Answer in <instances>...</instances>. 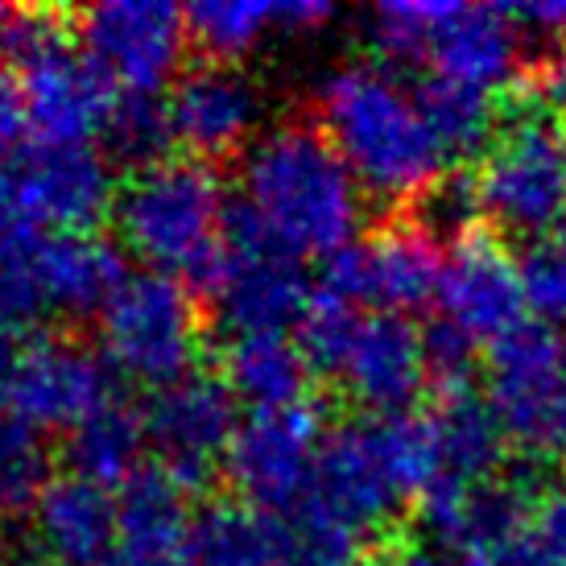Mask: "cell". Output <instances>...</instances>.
Masks as SVG:
<instances>
[{"instance_id":"obj_1","label":"cell","mask_w":566,"mask_h":566,"mask_svg":"<svg viewBox=\"0 0 566 566\" xmlns=\"http://www.w3.org/2000/svg\"><path fill=\"white\" fill-rule=\"evenodd\" d=\"M232 207L298 261L352 249L368 216L356 174L306 120L273 125L244 149Z\"/></svg>"},{"instance_id":"obj_2","label":"cell","mask_w":566,"mask_h":566,"mask_svg":"<svg viewBox=\"0 0 566 566\" xmlns=\"http://www.w3.org/2000/svg\"><path fill=\"white\" fill-rule=\"evenodd\" d=\"M318 128L364 195L422 199L447 170L413 92L373 63H344L318 83Z\"/></svg>"},{"instance_id":"obj_3","label":"cell","mask_w":566,"mask_h":566,"mask_svg":"<svg viewBox=\"0 0 566 566\" xmlns=\"http://www.w3.org/2000/svg\"><path fill=\"white\" fill-rule=\"evenodd\" d=\"M112 216L120 240L154 273L207 285L228 223V199L207 161L166 158L145 166L116 190Z\"/></svg>"},{"instance_id":"obj_4","label":"cell","mask_w":566,"mask_h":566,"mask_svg":"<svg viewBox=\"0 0 566 566\" xmlns=\"http://www.w3.org/2000/svg\"><path fill=\"white\" fill-rule=\"evenodd\" d=\"M4 50L25 92L33 142L92 145L95 137H104L116 108V87L71 42L63 17L50 9L13 13Z\"/></svg>"},{"instance_id":"obj_5","label":"cell","mask_w":566,"mask_h":566,"mask_svg":"<svg viewBox=\"0 0 566 566\" xmlns=\"http://www.w3.org/2000/svg\"><path fill=\"white\" fill-rule=\"evenodd\" d=\"M99 344L112 373H125L158 394L195 373L203 344L199 302L178 277L154 269L128 273L99 311Z\"/></svg>"},{"instance_id":"obj_6","label":"cell","mask_w":566,"mask_h":566,"mask_svg":"<svg viewBox=\"0 0 566 566\" xmlns=\"http://www.w3.org/2000/svg\"><path fill=\"white\" fill-rule=\"evenodd\" d=\"M475 178L480 211L513 237L546 240L566 216V120L542 104L496 128Z\"/></svg>"},{"instance_id":"obj_7","label":"cell","mask_w":566,"mask_h":566,"mask_svg":"<svg viewBox=\"0 0 566 566\" xmlns=\"http://www.w3.org/2000/svg\"><path fill=\"white\" fill-rule=\"evenodd\" d=\"M488 409L525 455L566 451V344L546 323H521L488 347Z\"/></svg>"},{"instance_id":"obj_8","label":"cell","mask_w":566,"mask_h":566,"mask_svg":"<svg viewBox=\"0 0 566 566\" xmlns=\"http://www.w3.org/2000/svg\"><path fill=\"white\" fill-rule=\"evenodd\" d=\"M207 294L223 323L232 327V335L285 331L290 323H302L306 306L315 298L298 256L277 249L232 203H228L220 256L207 277Z\"/></svg>"},{"instance_id":"obj_9","label":"cell","mask_w":566,"mask_h":566,"mask_svg":"<svg viewBox=\"0 0 566 566\" xmlns=\"http://www.w3.org/2000/svg\"><path fill=\"white\" fill-rule=\"evenodd\" d=\"M80 50L125 95H158L190 46L187 9L170 0H104L80 13Z\"/></svg>"},{"instance_id":"obj_10","label":"cell","mask_w":566,"mask_h":566,"mask_svg":"<svg viewBox=\"0 0 566 566\" xmlns=\"http://www.w3.org/2000/svg\"><path fill=\"white\" fill-rule=\"evenodd\" d=\"M323 439V418L306 401L244 418L223 455V472L237 488L240 504H252L269 517L294 513L315 484Z\"/></svg>"},{"instance_id":"obj_11","label":"cell","mask_w":566,"mask_h":566,"mask_svg":"<svg viewBox=\"0 0 566 566\" xmlns=\"http://www.w3.org/2000/svg\"><path fill=\"white\" fill-rule=\"evenodd\" d=\"M409 501V488L394 459L385 418L331 430L315 463V484L306 492L311 509L352 525L356 534L377 537Z\"/></svg>"},{"instance_id":"obj_12","label":"cell","mask_w":566,"mask_h":566,"mask_svg":"<svg viewBox=\"0 0 566 566\" xmlns=\"http://www.w3.org/2000/svg\"><path fill=\"white\" fill-rule=\"evenodd\" d=\"M442 252L422 223H394L373 240H356L323 269V290L380 315H413L439 298Z\"/></svg>"},{"instance_id":"obj_13","label":"cell","mask_w":566,"mask_h":566,"mask_svg":"<svg viewBox=\"0 0 566 566\" xmlns=\"http://www.w3.org/2000/svg\"><path fill=\"white\" fill-rule=\"evenodd\" d=\"M9 418L30 430H75L92 413L116 401L112 397V368L92 347L59 335H42L17 352V368L9 380Z\"/></svg>"},{"instance_id":"obj_14","label":"cell","mask_w":566,"mask_h":566,"mask_svg":"<svg viewBox=\"0 0 566 566\" xmlns=\"http://www.w3.org/2000/svg\"><path fill=\"white\" fill-rule=\"evenodd\" d=\"M145 442L158 455V468L170 480L195 492L223 468L228 442L237 434V397L216 377L190 373L178 385H166L154 394L142 413Z\"/></svg>"},{"instance_id":"obj_15","label":"cell","mask_w":566,"mask_h":566,"mask_svg":"<svg viewBox=\"0 0 566 566\" xmlns=\"http://www.w3.org/2000/svg\"><path fill=\"white\" fill-rule=\"evenodd\" d=\"M9 170L38 232H92L116 207L112 166L92 145L30 142Z\"/></svg>"},{"instance_id":"obj_16","label":"cell","mask_w":566,"mask_h":566,"mask_svg":"<svg viewBox=\"0 0 566 566\" xmlns=\"http://www.w3.org/2000/svg\"><path fill=\"white\" fill-rule=\"evenodd\" d=\"M327 377L339 380L347 397H356L377 418L409 413L418 394L430 385L422 331L401 315L360 311Z\"/></svg>"},{"instance_id":"obj_17","label":"cell","mask_w":566,"mask_h":566,"mask_svg":"<svg viewBox=\"0 0 566 566\" xmlns=\"http://www.w3.org/2000/svg\"><path fill=\"white\" fill-rule=\"evenodd\" d=\"M166 112H170L174 142L187 145L195 158H228L256 142L265 95L244 66L203 63L174 80Z\"/></svg>"},{"instance_id":"obj_18","label":"cell","mask_w":566,"mask_h":566,"mask_svg":"<svg viewBox=\"0 0 566 566\" xmlns=\"http://www.w3.org/2000/svg\"><path fill=\"white\" fill-rule=\"evenodd\" d=\"M439 311L442 323H451L472 344H496L513 327L525 323V298H521L517 256H509L484 232H468L442 252L439 277Z\"/></svg>"},{"instance_id":"obj_19","label":"cell","mask_w":566,"mask_h":566,"mask_svg":"<svg viewBox=\"0 0 566 566\" xmlns=\"http://www.w3.org/2000/svg\"><path fill=\"white\" fill-rule=\"evenodd\" d=\"M439 80H455L480 92H501L521 66V33L492 4H426L422 59Z\"/></svg>"},{"instance_id":"obj_20","label":"cell","mask_w":566,"mask_h":566,"mask_svg":"<svg viewBox=\"0 0 566 566\" xmlns=\"http://www.w3.org/2000/svg\"><path fill=\"white\" fill-rule=\"evenodd\" d=\"M33 542L54 566H108L120 546V509L108 488L59 475L30 509Z\"/></svg>"},{"instance_id":"obj_21","label":"cell","mask_w":566,"mask_h":566,"mask_svg":"<svg viewBox=\"0 0 566 566\" xmlns=\"http://www.w3.org/2000/svg\"><path fill=\"white\" fill-rule=\"evenodd\" d=\"M331 17L335 9L323 0H199L187 9V30L211 63H237L273 38L323 30Z\"/></svg>"},{"instance_id":"obj_22","label":"cell","mask_w":566,"mask_h":566,"mask_svg":"<svg viewBox=\"0 0 566 566\" xmlns=\"http://www.w3.org/2000/svg\"><path fill=\"white\" fill-rule=\"evenodd\" d=\"M33 269L50 315L66 318L99 315L128 277L116 244L95 232H42L33 240Z\"/></svg>"},{"instance_id":"obj_23","label":"cell","mask_w":566,"mask_h":566,"mask_svg":"<svg viewBox=\"0 0 566 566\" xmlns=\"http://www.w3.org/2000/svg\"><path fill=\"white\" fill-rule=\"evenodd\" d=\"M223 385L237 401H249L252 413L261 409H285L302 406L311 364L298 339H290L285 331H249L232 335L223 347Z\"/></svg>"},{"instance_id":"obj_24","label":"cell","mask_w":566,"mask_h":566,"mask_svg":"<svg viewBox=\"0 0 566 566\" xmlns=\"http://www.w3.org/2000/svg\"><path fill=\"white\" fill-rule=\"evenodd\" d=\"M190 566H294L285 521L240 501L203 509L187 537Z\"/></svg>"},{"instance_id":"obj_25","label":"cell","mask_w":566,"mask_h":566,"mask_svg":"<svg viewBox=\"0 0 566 566\" xmlns=\"http://www.w3.org/2000/svg\"><path fill=\"white\" fill-rule=\"evenodd\" d=\"M430 422L439 442V484H488L501 468L509 439L484 397H475L472 389L442 394L439 409H430Z\"/></svg>"},{"instance_id":"obj_26","label":"cell","mask_w":566,"mask_h":566,"mask_svg":"<svg viewBox=\"0 0 566 566\" xmlns=\"http://www.w3.org/2000/svg\"><path fill=\"white\" fill-rule=\"evenodd\" d=\"M120 546L128 554H187L190 537V504L187 488L170 480L161 468H142L133 475L120 496Z\"/></svg>"},{"instance_id":"obj_27","label":"cell","mask_w":566,"mask_h":566,"mask_svg":"<svg viewBox=\"0 0 566 566\" xmlns=\"http://www.w3.org/2000/svg\"><path fill=\"white\" fill-rule=\"evenodd\" d=\"M145 447L149 442H145L142 413L120 401H108L99 413L71 430L66 463H71V475H80V480H92L99 488H125L142 472Z\"/></svg>"},{"instance_id":"obj_28","label":"cell","mask_w":566,"mask_h":566,"mask_svg":"<svg viewBox=\"0 0 566 566\" xmlns=\"http://www.w3.org/2000/svg\"><path fill=\"white\" fill-rule=\"evenodd\" d=\"M413 99L422 108L426 128L434 133L442 158H472L496 137V104L480 87L430 75L413 87Z\"/></svg>"},{"instance_id":"obj_29","label":"cell","mask_w":566,"mask_h":566,"mask_svg":"<svg viewBox=\"0 0 566 566\" xmlns=\"http://www.w3.org/2000/svg\"><path fill=\"white\" fill-rule=\"evenodd\" d=\"M104 142H108L112 158L133 166V174L166 161V149L174 145L166 99H158V95H116Z\"/></svg>"},{"instance_id":"obj_30","label":"cell","mask_w":566,"mask_h":566,"mask_svg":"<svg viewBox=\"0 0 566 566\" xmlns=\"http://www.w3.org/2000/svg\"><path fill=\"white\" fill-rule=\"evenodd\" d=\"M285 537H290V563L294 566H368L373 537L356 534L344 521L318 513L311 504H298L285 513Z\"/></svg>"},{"instance_id":"obj_31","label":"cell","mask_w":566,"mask_h":566,"mask_svg":"<svg viewBox=\"0 0 566 566\" xmlns=\"http://www.w3.org/2000/svg\"><path fill=\"white\" fill-rule=\"evenodd\" d=\"M50 484V459L42 434L17 418H0V509L25 513Z\"/></svg>"},{"instance_id":"obj_32","label":"cell","mask_w":566,"mask_h":566,"mask_svg":"<svg viewBox=\"0 0 566 566\" xmlns=\"http://www.w3.org/2000/svg\"><path fill=\"white\" fill-rule=\"evenodd\" d=\"M521 298L537 323H566V240H534L517 256Z\"/></svg>"},{"instance_id":"obj_33","label":"cell","mask_w":566,"mask_h":566,"mask_svg":"<svg viewBox=\"0 0 566 566\" xmlns=\"http://www.w3.org/2000/svg\"><path fill=\"white\" fill-rule=\"evenodd\" d=\"M33 240L0 252V331L4 335L30 331L54 318L46 306V294H42V282H38V269H33Z\"/></svg>"},{"instance_id":"obj_34","label":"cell","mask_w":566,"mask_h":566,"mask_svg":"<svg viewBox=\"0 0 566 566\" xmlns=\"http://www.w3.org/2000/svg\"><path fill=\"white\" fill-rule=\"evenodd\" d=\"M484 216L480 211V195H475V178H463V174H442L434 187L422 195V228L434 237V232H455L468 237L472 232V220Z\"/></svg>"},{"instance_id":"obj_35","label":"cell","mask_w":566,"mask_h":566,"mask_svg":"<svg viewBox=\"0 0 566 566\" xmlns=\"http://www.w3.org/2000/svg\"><path fill=\"white\" fill-rule=\"evenodd\" d=\"M426 347V373L439 385L442 394H463L472 389V368H475V344L468 335H459L451 323H434L422 331Z\"/></svg>"},{"instance_id":"obj_36","label":"cell","mask_w":566,"mask_h":566,"mask_svg":"<svg viewBox=\"0 0 566 566\" xmlns=\"http://www.w3.org/2000/svg\"><path fill=\"white\" fill-rule=\"evenodd\" d=\"M30 108H25V92L9 59H0V158L4 154H21L30 145Z\"/></svg>"},{"instance_id":"obj_37","label":"cell","mask_w":566,"mask_h":566,"mask_svg":"<svg viewBox=\"0 0 566 566\" xmlns=\"http://www.w3.org/2000/svg\"><path fill=\"white\" fill-rule=\"evenodd\" d=\"M504 17L517 25L521 42L537 38L551 46H566V0H525V4H504Z\"/></svg>"},{"instance_id":"obj_38","label":"cell","mask_w":566,"mask_h":566,"mask_svg":"<svg viewBox=\"0 0 566 566\" xmlns=\"http://www.w3.org/2000/svg\"><path fill=\"white\" fill-rule=\"evenodd\" d=\"M33 237H38V228H33V220L25 216V203H21V195H17L13 170L0 166V252L17 249V244H25V240H33Z\"/></svg>"},{"instance_id":"obj_39","label":"cell","mask_w":566,"mask_h":566,"mask_svg":"<svg viewBox=\"0 0 566 566\" xmlns=\"http://www.w3.org/2000/svg\"><path fill=\"white\" fill-rule=\"evenodd\" d=\"M373 566H496L488 554H459L442 546H401Z\"/></svg>"},{"instance_id":"obj_40","label":"cell","mask_w":566,"mask_h":566,"mask_svg":"<svg viewBox=\"0 0 566 566\" xmlns=\"http://www.w3.org/2000/svg\"><path fill=\"white\" fill-rule=\"evenodd\" d=\"M492 563L496 566H566V558L558 551H551V546L537 537L534 525H530L517 542H509L504 551L492 554Z\"/></svg>"},{"instance_id":"obj_41","label":"cell","mask_w":566,"mask_h":566,"mask_svg":"<svg viewBox=\"0 0 566 566\" xmlns=\"http://www.w3.org/2000/svg\"><path fill=\"white\" fill-rule=\"evenodd\" d=\"M534 530L551 551H558L566 558V484L546 496V504H542V513H537V521H534Z\"/></svg>"},{"instance_id":"obj_42","label":"cell","mask_w":566,"mask_h":566,"mask_svg":"<svg viewBox=\"0 0 566 566\" xmlns=\"http://www.w3.org/2000/svg\"><path fill=\"white\" fill-rule=\"evenodd\" d=\"M537 104L566 120V54H558L542 75H537Z\"/></svg>"},{"instance_id":"obj_43","label":"cell","mask_w":566,"mask_h":566,"mask_svg":"<svg viewBox=\"0 0 566 566\" xmlns=\"http://www.w3.org/2000/svg\"><path fill=\"white\" fill-rule=\"evenodd\" d=\"M108 566H190L187 554H128L116 551Z\"/></svg>"},{"instance_id":"obj_44","label":"cell","mask_w":566,"mask_h":566,"mask_svg":"<svg viewBox=\"0 0 566 566\" xmlns=\"http://www.w3.org/2000/svg\"><path fill=\"white\" fill-rule=\"evenodd\" d=\"M17 352H21V347L13 344V335H4V331H0V401L9 397V380H13V368H17Z\"/></svg>"},{"instance_id":"obj_45","label":"cell","mask_w":566,"mask_h":566,"mask_svg":"<svg viewBox=\"0 0 566 566\" xmlns=\"http://www.w3.org/2000/svg\"><path fill=\"white\" fill-rule=\"evenodd\" d=\"M9 21H13V13H9V9L0 4V38H4V30H9Z\"/></svg>"}]
</instances>
